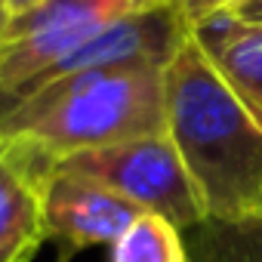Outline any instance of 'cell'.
<instances>
[{
    "label": "cell",
    "mask_w": 262,
    "mask_h": 262,
    "mask_svg": "<svg viewBox=\"0 0 262 262\" xmlns=\"http://www.w3.org/2000/svg\"><path fill=\"white\" fill-rule=\"evenodd\" d=\"M164 117L207 219L262 222V123L191 34L164 65Z\"/></svg>",
    "instance_id": "cell-1"
},
{
    "label": "cell",
    "mask_w": 262,
    "mask_h": 262,
    "mask_svg": "<svg viewBox=\"0 0 262 262\" xmlns=\"http://www.w3.org/2000/svg\"><path fill=\"white\" fill-rule=\"evenodd\" d=\"M167 133L164 68L126 65L62 77L0 120V151L43 185L74 151Z\"/></svg>",
    "instance_id": "cell-2"
},
{
    "label": "cell",
    "mask_w": 262,
    "mask_h": 262,
    "mask_svg": "<svg viewBox=\"0 0 262 262\" xmlns=\"http://www.w3.org/2000/svg\"><path fill=\"white\" fill-rule=\"evenodd\" d=\"M53 173H68L105 185L114 194L133 201L148 213L170 219L179 228L207 219L204 204L167 133L74 151L62 158Z\"/></svg>",
    "instance_id": "cell-3"
},
{
    "label": "cell",
    "mask_w": 262,
    "mask_h": 262,
    "mask_svg": "<svg viewBox=\"0 0 262 262\" xmlns=\"http://www.w3.org/2000/svg\"><path fill=\"white\" fill-rule=\"evenodd\" d=\"M158 4L164 0H43L31 13L10 19L0 37V117L59 56L71 53L108 25Z\"/></svg>",
    "instance_id": "cell-4"
},
{
    "label": "cell",
    "mask_w": 262,
    "mask_h": 262,
    "mask_svg": "<svg viewBox=\"0 0 262 262\" xmlns=\"http://www.w3.org/2000/svg\"><path fill=\"white\" fill-rule=\"evenodd\" d=\"M145 213L133 201L114 194L105 185H96L80 176L53 173L43 185V225L47 237L65 244L62 262L74 250L114 244L136 216Z\"/></svg>",
    "instance_id": "cell-5"
},
{
    "label": "cell",
    "mask_w": 262,
    "mask_h": 262,
    "mask_svg": "<svg viewBox=\"0 0 262 262\" xmlns=\"http://www.w3.org/2000/svg\"><path fill=\"white\" fill-rule=\"evenodd\" d=\"M188 34L219 77L262 123V25H250L228 10L191 25Z\"/></svg>",
    "instance_id": "cell-6"
},
{
    "label": "cell",
    "mask_w": 262,
    "mask_h": 262,
    "mask_svg": "<svg viewBox=\"0 0 262 262\" xmlns=\"http://www.w3.org/2000/svg\"><path fill=\"white\" fill-rule=\"evenodd\" d=\"M43 241V185L0 151V262H28Z\"/></svg>",
    "instance_id": "cell-7"
},
{
    "label": "cell",
    "mask_w": 262,
    "mask_h": 262,
    "mask_svg": "<svg viewBox=\"0 0 262 262\" xmlns=\"http://www.w3.org/2000/svg\"><path fill=\"white\" fill-rule=\"evenodd\" d=\"M179 231L170 219L145 210L111 244V262H188Z\"/></svg>",
    "instance_id": "cell-8"
},
{
    "label": "cell",
    "mask_w": 262,
    "mask_h": 262,
    "mask_svg": "<svg viewBox=\"0 0 262 262\" xmlns=\"http://www.w3.org/2000/svg\"><path fill=\"white\" fill-rule=\"evenodd\" d=\"M164 4L185 22V28L216 16V13H228L234 10L237 4H244V0H164Z\"/></svg>",
    "instance_id": "cell-9"
},
{
    "label": "cell",
    "mask_w": 262,
    "mask_h": 262,
    "mask_svg": "<svg viewBox=\"0 0 262 262\" xmlns=\"http://www.w3.org/2000/svg\"><path fill=\"white\" fill-rule=\"evenodd\" d=\"M234 13L250 25H262V0H244L234 7Z\"/></svg>",
    "instance_id": "cell-10"
},
{
    "label": "cell",
    "mask_w": 262,
    "mask_h": 262,
    "mask_svg": "<svg viewBox=\"0 0 262 262\" xmlns=\"http://www.w3.org/2000/svg\"><path fill=\"white\" fill-rule=\"evenodd\" d=\"M43 0H7V13H10V19H16V16H25V13H31L34 7H40Z\"/></svg>",
    "instance_id": "cell-11"
},
{
    "label": "cell",
    "mask_w": 262,
    "mask_h": 262,
    "mask_svg": "<svg viewBox=\"0 0 262 262\" xmlns=\"http://www.w3.org/2000/svg\"><path fill=\"white\" fill-rule=\"evenodd\" d=\"M7 25H10V13H7V0H0V37H4Z\"/></svg>",
    "instance_id": "cell-12"
}]
</instances>
